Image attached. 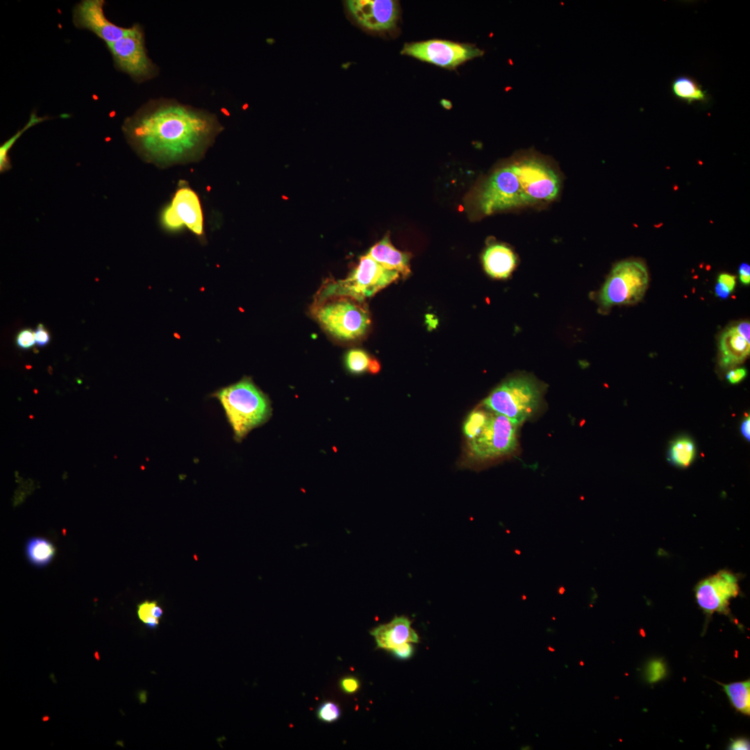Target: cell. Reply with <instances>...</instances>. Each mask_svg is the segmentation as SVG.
<instances>
[{
  "label": "cell",
  "instance_id": "cell-1",
  "mask_svg": "<svg viewBox=\"0 0 750 750\" xmlns=\"http://www.w3.org/2000/svg\"><path fill=\"white\" fill-rule=\"evenodd\" d=\"M221 126L215 115L172 99L152 100L124 124L131 144L157 163L191 159L209 146Z\"/></svg>",
  "mask_w": 750,
  "mask_h": 750
},
{
  "label": "cell",
  "instance_id": "cell-2",
  "mask_svg": "<svg viewBox=\"0 0 750 750\" xmlns=\"http://www.w3.org/2000/svg\"><path fill=\"white\" fill-rule=\"evenodd\" d=\"M222 405L234 439L241 442L248 433L272 416L271 401L248 376L211 394Z\"/></svg>",
  "mask_w": 750,
  "mask_h": 750
},
{
  "label": "cell",
  "instance_id": "cell-3",
  "mask_svg": "<svg viewBox=\"0 0 750 750\" xmlns=\"http://www.w3.org/2000/svg\"><path fill=\"white\" fill-rule=\"evenodd\" d=\"M400 277L399 272L388 269L367 253L344 280L326 283L317 294L315 303L335 297H346L362 302Z\"/></svg>",
  "mask_w": 750,
  "mask_h": 750
},
{
  "label": "cell",
  "instance_id": "cell-4",
  "mask_svg": "<svg viewBox=\"0 0 750 750\" xmlns=\"http://www.w3.org/2000/svg\"><path fill=\"white\" fill-rule=\"evenodd\" d=\"M542 397L539 383L527 376L510 378L497 386L483 401L493 412L504 415L518 425L538 409Z\"/></svg>",
  "mask_w": 750,
  "mask_h": 750
},
{
  "label": "cell",
  "instance_id": "cell-5",
  "mask_svg": "<svg viewBox=\"0 0 750 750\" xmlns=\"http://www.w3.org/2000/svg\"><path fill=\"white\" fill-rule=\"evenodd\" d=\"M312 313L328 333L342 340L362 337L371 322L362 302L346 297H331L315 303Z\"/></svg>",
  "mask_w": 750,
  "mask_h": 750
},
{
  "label": "cell",
  "instance_id": "cell-6",
  "mask_svg": "<svg viewBox=\"0 0 750 750\" xmlns=\"http://www.w3.org/2000/svg\"><path fill=\"white\" fill-rule=\"evenodd\" d=\"M649 284L646 265L640 260H626L617 263L598 294L601 308L632 305L644 297Z\"/></svg>",
  "mask_w": 750,
  "mask_h": 750
},
{
  "label": "cell",
  "instance_id": "cell-7",
  "mask_svg": "<svg viewBox=\"0 0 750 750\" xmlns=\"http://www.w3.org/2000/svg\"><path fill=\"white\" fill-rule=\"evenodd\" d=\"M510 165L529 206L551 201L558 197L560 177L544 159L534 153H524Z\"/></svg>",
  "mask_w": 750,
  "mask_h": 750
},
{
  "label": "cell",
  "instance_id": "cell-8",
  "mask_svg": "<svg viewBox=\"0 0 750 750\" xmlns=\"http://www.w3.org/2000/svg\"><path fill=\"white\" fill-rule=\"evenodd\" d=\"M477 204L484 215L529 206L510 163L497 169L484 182Z\"/></svg>",
  "mask_w": 750,
  "mask_h": 750
},
{
  "label": "cell",
  "instance_id": "cell-9",
  "mask_svg": "<svg viewBox=\"0 0 750 750\" xmlns=\"http://www.w3.org/2000/svg\"><path fill=\"white\" fill-rule=\"evenodd\" d=\"M107 46L115 65L135 81L149 80L158 74V67L147 56L139 24H134L126 35Z\"/></svg>",
  "mask_w": 750,
  "mask_h": 750
},
{
  "label": "cell",
  "instance_id": "cell-10",
  "mask_svg": "<svg viewBox=\"0 0 750 750\" xmlns=\"http://www.w3.org/2000/svg\"><path fill=\"white\" fill-rule=\"evenodd\" d=\"M518 426L504 415L490 414L479 434L469 442L472 455L477 459L486 460L512 453L517 447Z\"/></svg>",
  "mask_w": 750,
  "mask_h": 750
},
{
  "label": "cell",
  "instance_id": "cell-11",
  "mask_svg": "<svg viewBox=\"0 0 750 750\" xmlns=\"http://www.w3.org/2000/svg\"><path fill=\"white\" fill-rule=\"evenodd\" d=\"M401 53L444 68L458 65L483 55L476 45L445 40H429L405 44Z\"/></svg>",
  "mask_w": 750,
  "mask_h": 750
},
{
  "label": "cell",
  "instance_id": "cell-12",
  "mask_svg": "<svg viewBox=\"0 0 750 750\" xmlns=\"http://www.w3.org/2000/svg\"><path fill=\"white\" fill-rule=\"evenodd\" d=\"M740 592L738 578L728 570H721L701 581L695 588V597L703 611L728 614L731 599Z\"/></svg>",
  "mask_w": 750,
  "mask_h": 750
},
{
  "label": "cell",
  "instance_id": "cell-13",
  "mask_svg": "<svg viewBox=\"0 0 750 750\" xmlns=\"http://www.w3.org/2000/svg\"><path fill=\"white\" fill-rule=\"evenodd\" d=\"M347 8L356 21L372 31L392 29L399 19V3L393 0H349Z\"/></svg>",
  "mask_w": 750,
  "mask_h": 750
},
{
  "label": "cell",
  "instance_id": "cell-14",
  "mask_svg": "<svg viewBox=\"0 0 750 750\" xmlns=\"http://www.w3.org/2000/svg\"><path fill=\"white\" fill-rule=\"evenodd\" d=\"M103 0L81 1L74 8V22L76 26L92 31L108 44L126 35L130 28L121 27L110 22L103 12Z\"/></svg>",
  "mask_w": 750,
  "mask_h": 750
},
{
  "label": "cell",
  "instance_id": "cell-15",
  "mask_svg": "<svg viewBox=\"0 0 750 750\" xmlns=\"http://www.w3.org/2000/svg\"><path fill=\"white\" fill-rule=\"evenodd\" d=\"M162 222L169 228L176 229L185 225L194 233L201 235L203 216L197 194L188 188L179 190L171 206L165 210Z\"/></svg>",
  "mask_w": 750,
  "mask_h": 750
},
{
  "label": "cell",
  "instance_id": "cell-16",
  "mask_svg": "<svg viewBox=\"0 0 750 750\" xmlns=\"http://www.w3.org/2000/svg\"><path fill=\"white\" fill-rule=\"evenodd\" d=\"M371 635L378 647L392 651L406 642H418L419 637L411 627V622L405 616L395 617L388 623L373 628Z\"/></svg>",
  "mask_w": 750,
  "mask_h": 750
},
{
  "label": "cell",
  "instance_id": "cell-17",
  "mask_svg": "<svg viewBox=\"0 0 750 750\" xmlns=\"http://www.w3.org/2000/svg\"><path fill=\"white\" fill-rule=\"evenodd\" d=\"M719 363L724 368L741 364L749 355L750 342L737 330L735 326L727 328L719 338Z\"/></svg>",
  "mask_w": 750,
  "mask_h": 750
},
{
  "label": "cell",
  "instance_id": "cell-18",
  "mask_svg": "<svg viewBox=\"0 0 750 750\" xmlns=\"http://www.w3.org/2000/svg\"><path fill=\"white\" fill-rule=\"evenodd\" d=\"M367 254L384 267L397 271L403 277L410 274V254L397 249L388 235L372 247Z\"/></svg>",
  "mask_w": 750,
  "mask_h": 750
},
{
  "label": "cell",
  "instance_id": "cell-19",
  "mask_svg": "<svg viewBox=\"0 0 750 750\" xmlns=\"http://www.w3.org/2000/svg\"><path fill=\"white\" fill-rule=\"evenodd\" d=\"M482 260L485 271L494 278H508L514 270L517 261L513 251L502 244L488 247Z\"/></svg>",
  "mask_w": 750,
  "mask_h": 750
},
{
  "label": "cell",
  "instance_id": "cell-20",
  "mask_svg": "<svg viewBox=\"0 0 750 750\" xmlns=\"http://www.w3.org/2000/svg\"><path fill=\"white\" fill-rule=\"evenodd\" d=\"M671 90L676 98L689 104L709 101L707 92L696 80L688 76L676 77L672 83Z\"/></svg>",
  "mask_w": 750,
  "mask_h": 750
},
{
  "label": "cell",
  "instance_id": "cell-21",
  "mask_svg": "<svg viewBox=\"0 0 750 750\" xmlns=\"http://www.w3.org/2000/svg\"><path fill=\"white\" fill-rule=\"evenodd\" d=\"M56 549L48 540L33 537L26 544V555L31 563L38 567L49 564L54 557Z\"/></svg>",
  "mask_w": 750,
  "mask_h": 750
},
{
  "label": "cell",
  "instance_id": "cell-22",
  "mask_svg": "<svg viewBox=\"0 0 750 750\" xmlns=\"http://www.w3.org/2000/svg\"><path fill=\"white\" fill-rule=\"evenodd\" d=\"M728 696L732 706L742 714H750V681L735 682L729 684L720 683Z\"/></svg>",
  "mask_w": 750,
  "mask_h": 750
},
{
  "label": "cell",
  "instance_id": "cell-23",
  "mask_svg": "<svg viewBox=\"0 0 750 750\" xmlns=\"http://www.w3.org/2000/svg\"><path fill=\"white\" fill-rule=\"evenodd\" d=\"M695 455V447L692 441L687 438L675 440L671 445L669 452V460L678 467H687Z\"/></svg>",
  "mask_w": 750,
  "mask_h": 750
},
{
  "label": "cell",
  "instance_id": "cell-24",
  "mask_svg": "<svg viewBox=\"0 0 750 750\" xmlns=\"http://www.w3.org/2000/svg\"><path fill=\"white\" fill-rule=\"evenodd\" d=\"M138 615L140 619L151 628H156L163 615L162 608L156 601H145L138 606Z\"/></svg>",
  "mask_w": 750,
  "mask_h": 750
},
{
  "label": "cell",
  "instance_id": "cell-25",
  "mask_svg": "<svg viewBox=\"0 0 750 750\" xmlns=\"http://www.w3.org/2000/svg\"><path fill=\"white\" fill-rule=\"evenodd\" d=\"M490 414L478 409L469 414L462 427L463 433L469 441L474 439L479 434L488 421Z\"/></svg>",
  "mask_w": 750,
  "mask_h": 750
},
{
  "label": "cell",
  "instance_id": "cell-26",
  "mask_svg": "<svg viewBox=\"0 0 750 750\" xmlns=\"http://www.w3.org/2000/svg\"><path fill=\"white\" fill-rule=\"evenodd\" d=\"M44 119L43 117H39L36 114L32 113L29 121L24 126V127L16 133L10 139L7 140L0 147V170L1 172H5L10 168V162L8 158V151L16 142V140L22 135V134L31 128V126L42 122Z\"/></svg>",
  "mask_w": 750,
  "mask_h": 750
},
{
  "label": "cell",
  "instance_id": "cell-27",
  "mask_svg": "<svg viewBox=\"0 0 750 750\" xmlns=\"http://www.w3.org/2000/svg\"><path fill=\"white\" fill-rule=\"evenodd\" d=\"M370 359L371 358L365 351L358 349H351L345 356V366L351 373L361 374L367 370Z\"/></svg>",
  "mask_w": 750,
  "mask_h": 750
},
{
  "label": "cell",
  "instance_id": "cell-28",
  "mask_svg": "<svg viewBox=\"0 0 750 750\" xmlns=\"http://www.w3.org/2000/svg\"><path fill=\"white\" fill-rule=\"evenodd\" d=\"M340 709L334 702L326 701L319 706L317 711V717L325 722L331 723L340 717Z\"/></svg>",
  "mask_w": 750,
  "mask_h": 750
},
{
  "label": "cell",
  "instance_id": "cell-29",
  "mask_svg": "<svg viewBox=\"0 0 750 750\" xmlns=\"http://www.w3.org/2000/svg\"><path fill=\"white\" fill-rule=\"evenodd\" d=\"M645 674L649 683L658 682L662 679L666 674L665 665L660 660H651L647 665Z\"/></svg>",
  "mask_w": 750,
  "mask_h": 750
},
{
  "label": "cell",
  "instance_id": "cell-30",
  "mask_svg": "<svg viewBox=\"0 0 750 750\" xmlns=\"http://www.w3.org/2000/svg\"><path fill=\"white\" fill-rule=\"evenodd\" d=\"M15 342L22 349H28L35 344V332L31 328L20 331L16 336Z\"/></svg>",
  "mask_w": 750,
  "mask_h": 750
},
{
  "label": "cell",
  "instance_id": "cell-31",
  "mask_svg": "<svg viewBox=\"0 0 750 750\" xmlns=\"http://www.w3.org/2000/svg\"><path fill=\"white\" fill-rule=\"evenodd\" d=\"M35 344L39 347L47 345L50 341V335L42 324H39L35 331Z\"/></svg>",
  "mask_w": 750,
  "mask_h": 750
},
{
  "label": "cell",
  "instance_id": "cell-32",
  "mask_svg": "<svg viewBox=\"0 0 750 750\" xmlns=\"http://www.w3.org/2000/svg\"><path fill=\"white\" fill-rule=\"evenodd\" d=\"M340 687L342 690L347 693H354L358 690L360 683L358 680L354 677H345L341 680Z\"/></svg>",
  "mask_w": 750,
  "mask_h": 750
},
{
  "label": "cell",
  "instance_id": "cell-33",
  "mask_svg": "<svg viewBox=\"0 0 750 750\" xmlns=\"http://www.w3.org/2000/svg\"><path fill=\"white\" fill-rule=\"evenodd\" d=\"M747 374V371L745 368H737L729 371L726 374V378L729 383L736 384L741 382Z\"/></svg>",
  "mask_w": 750,
  "mask_h": 750
},
{
  "label": "cell",
  "instance_id": "cell-34",
  "mask_svg": "<svg viewBox=\"0 0 750 750\" xmlns=\"http://www.w3.org/2000/svg\"><path fill=\"white\" fill-rule=\"evenodd\" d=\"M412 650L413 649L411 643L406 642L398 646L394 649L392 652L399 658L406 659L411 656Z\"/></svg>",
  "mask_w": 750,
  "mask_h": 750
},
{
  "label": "cell",
  "instance_id": "cell-35",
  "mask_svg": "<svg viewBox=\"0 0 750 750\" xmlns=\"http://www.w3.org/2000/svg\"><path fill=\"white\" fill-rule=\"evenodd\" d=\"M718 283L724 284L731 292L735 288V276L727 273H722L719 275L717 278Z\"/></svg>",
  "mask_w": 750,
  "mask_h": 750
},
{
  "label": "cell",
  "instance_id": "cell-36",
  "mask_svg": "<svg viewBox=\"0 0 750 750\" xmlns=\"http://www.w3.org/2000/svg\"><path fill=\"white\" fill-rule=\"evenodd\" d=\"M740 280L744 285H749L750 283V267L749 265L745 262L740 264L739 267Z\"/></svg>",
  "mask_w": 750,
  "mask_h": 750
},
{
  "label": "cell",
  "instance_id": "cell-37",
  "mask_svg": "<svg viewBox=\"0 0 750 750\" xmlns=\"http://www.w3.org/2000/svg\"><path fill=\"white\" fill-rule=\"evenodd\" d=\"M738 332L748 341H749L750 323L748 321L741 322L735 326ZM750 342V341H749Z\"/></svg>",
  "mask_w": 750,
  "mask_h": 750
},
{
  "label": "cell",
  "instance_id": "cell-38",
  "mask_svg": "<svg viewBox=\"0 0 750 750\" xmlns=\"http://www.w3.org/2000/svg\"><path fill=\"white\" fill-rule=\"evenodd\" d=\"M730 749L733 750H744L749 749V742L747 740L744 738H739L732 742L730 745Z\"/></svg>",
  "mask_w": 750,
  "mask_h": 750
},
{
  "label": "cell",
  "instance_id": "cell-39",
  "mask_svg": "<svg viewBox=\"0 0 750 750\" xmlns=\"http://www.w3.org/2000/svg\"><path fill=\"white\" fill-rule=\"evenodd\" d=\"M715 294L720 299H727L731 293V291L722 283H718L715 285Z\"/></svg>",
  "mask_w": 750,
  "mask_h": 750
},
{
  "label": "cell",
  "instance_id": "cell-40",
  "mask_svg": "<svg viewBox=\"0 0 750 750\" xmlns=\"http://www.w3.org/2000/svg\"><path fill=\"white\" fill-rule=\"evenodd\" d=\"M741 433L742 435L747 440L750 439V418L749 416H747L742 421L741 424Z\"/></svg>",
  "mask_w": 750,
  "mask_h": 750
},
{
  "label": "cell",
  "instance_id": "cell-41",
  "mask_svg": "<svg viewBox=\"0 0 750 750\" xmlns=\"http://www.w3.org/2000/svg\"><path fill=\"white\" fill-rule=\"evenodd\" d=\"M367 370L373 374L379 372V371L381 370V365L379 362L376 359L371 358Z\"/></svg>",
  "mask_w": 750,
  "mask_h": 750
},
{
  "label": "cell",
  "instance_id": "cell-42",
  "mask_svg": "<svg viewBox=\"0 0 750 750\" xmlns=\"http://www.w3.org/2000/svg\"><path fill=\"white\" fill-rule=\"evenodd\" d=\"M564 591H565V589H564V588H562V587H561V588H560L559 589V593H560V594H561L564 593Z\"/></svg>",
  "mask_w": 750,
  "mask_h": 750
},
{
  "label": "cell",
  "instance_id": "cell-43",
  "mask_svg": "<svg viewBox=\"0 0 750 750\" xmlns=\"http://www.w3.org/2000/svg\"><path fill=\"white\" fill-rule=\"evenodd\" d=\"M548 650L550 651H552V652L555 651V649L553 648H552L551 647H549Z\"/></svg>",
  "mask_w": 750,
  "mask_h": 750
},
{
  "label": "cell",
  "instance_id": "cell-44",
  "mask_svg": "<svg viewBox=\"0 0 750 750\" xmlns=\"http://www.w3.org/2000/svg\"><path fill=\"white\" fill-rule=\"evenodd\" d=\"M579 664H580V665L583 666V661H580Z\"/></svg>",
  "mask_w": 750,
  "mask_h": 750
},
{
  "label": "cell",
  "instance_id": "cell-45",
  "mask_svg": "<svg viewBox=\"0 0 750 750\" xmlns=\"http://www.w3.org/2000/svg\"><path fill=\"white\" fill-rule=\"evenodd\" d=\"M526 599V597H524V596H523V599Z\"/></svg>",
  "mask_w": 750,
  "mask_h": 750
}]
</instances>
